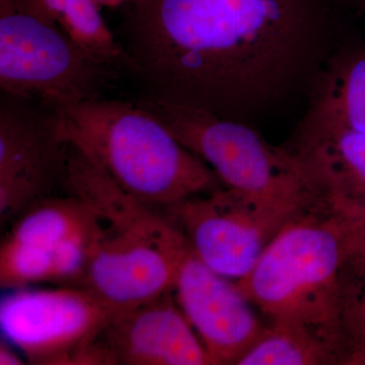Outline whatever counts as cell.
Masks as SVG:
<instances>
[{"label":"cell","mask_w":365,"mask_h":365,"mask_svg":"<svg viewBox=\"0 0 365 365\" xmlns=\"http://www.w3.org/2000/svg\"><path fill=\"white\" fill-rule=\"evenodd\" d=\"M96 2L101 7H119L121 6H126V4H130L132 0H95Z\"/></svg>","instance_id":"obj_20"},{"label":"cell","mask_w":365,"mask_h":365,"mask_svg":"<svg viewBox=\"0 0 365 365\" xmlns=\"http://www.w3.org/2000/svg\"><path fill=\"white\" fill-rule=\"evenodd\" d=\"M68 143L54 110L2 93L0 102V223L66 186Z\"/></svg>","instance_id":"obj_9"},{"label":"cell","mask_w":365,"mask_h":365,"mask_svg":"<svg viewBox=\"0 0 365 365\" xmlns=\"http://www.w3.org/2000/svg\"><path fill=\"white\" fill-rule=\"evenodd\" d=\"M67 143L78 146L124 191L167 210L222 186L153 113L135 102L100 98L54 110Z\"/></svg>","instance_id":"obj_3"},{"label":"cell","mask_w":365,"mask_h":365,"mask_svg":"<svg viewBox=\"0 0 365 365\" xmlns=\"http://www.w3.org/2000/svg\"><path fill=\"white\" fill-rule=\"evenodd\" d=\"M121 72L20 0L0 1L2 93L56 110L104 98Z\"/></svg>","instance_id":"obj_6"},{"label":"cell","mask_w":365,"mask_h":365,"mask_svg":"<svg viewBox=\"0 0 365 365\" xmlns=\"http://www.w3.org/2000/svg\"><path fill=\"white\" fill-rule=\"evenodd\" d=\"M173 297L115 312L98 337L110 365H211Z\"/></svg>","instance_id":"obj_11"},{"label":"cell","mask_w":365,"mask_h":365,"mask_svg":"<svg viewBox=\"0 0 365 365\" xmlns=\"http://www.w3.org/2000/svg\"><path fill=\"white\" fill-rule=\"evenodd\" d=\"M338 29L335 0H132L116 36L143 97L254 127L307 101Z\"/></svg>","instance_id":"obj_1"},{"label":"cell","mask_w":365,"mask_h":365,"mask_svg":"<svg viewBox=\"0 0 365 365\" xmlns=\"http://www.w3.org/2000/svg\"><path fill=\"white\" fill-rule=\"evenodd\" d=\"M42 14L93 56L127 71L126 57L116 34L101 14L95 0H20Z\"/></svg>","instance_id":"obj_15"},{"label":"cell","mask_w":365,"mask_h":365,"mask_svg":"<svg viewBox=\"0 0 365 365\" xmlns=\"http://www.w3.org/2000/svg\"><path fill=\"white\" fill-rule=\"evenodd\" d=\"M2 242L24 247L51 264L57 284L79 287L95 234L93 209L74 194L34 204L9 223Z\"/></svg>","instance_id":"obj_12"},{"label":"cell","mask_w":365,"mask_h":365,"mask_svg":"<svg viewBox=\"0 0 365 365\" xmlns=\"http://www.w3.org/2000/svg\"><path fill=\"white\" fill-rule=\"evenodd\" d=\"M340 319L350 365H365V248L359 246L343 271Z\"/></svg>","instance_id":"obj_17"},{"label":"cell","mask_w":365,"mask_h":365,"mask_svg":"<svg viewBox=\"0 0 365 365\" xmlns=\"http://www.w3.org/2000/svg\"><path fill=\"white\" fill-rule=\"evenodd\" d=\"M64 192L85 200L96 215L81 287L117 311L174 290L189 248L165 210L127 193L90 155L71 143Z\"/></svg>","instance_id":"obj_2"},{"label":"cell","mask_w":365,"mask_h":365,"mask_svg":"<svg viewBox=\"0 0 365 365\" xmlns=\"http://www.w3.org/2000/svg\"><path fill=\"white\" fill-rule=\"evenodd\" d=\"M300 126L365 133V48H339L314 83Z\"/></svg>","instance_id":"obj_14"},{"label":"cell","mask_w":365,"mask_h":365,"mask_svg":"<svg viewBox=\"0 0 365 365\" xmlns=\"http://www.w3.org/2000/svg\"><path fill=\"white\" fill-rule=\"evenodd\" d=\"M346 364L342 353L316 336L292 327L269 324L237 365Z\"/></svg>","instance_id":"obj_16"},{"label":"cell","mask_w":365,"mask_h":365,"mask_svg":"<svg viewBox=\"0 0 365 365\" xmlns=\"http://www.w3.org/2000/svg\"><path fill=\"white\" fill-rule=\"evenodd\" d=\"M0 1H4V0H0Z\"/></svg>","instance_id":"obj_22"},{"label":"cell","mask_w":365,"mask_h":365,"mask_svg":"<svg viewBox=\"0 0 365 365\" xmlns=\"http://www.w3.org/2000/svg\"><path fill=\"white\" fill-rule=\"evenodd\" d=\"M16 349L11 343L6 340L0 343V364L1 365H18L25 364L26 359H21L20 354L16 352Z\"/></svg>","instance_id":"obj_19"},{"label":"cell","mask_w":365,"mask_h":365,"mask_svg":"<svg viewBox=\"0 0 365 365\" xmlns=\"http://www.w3.org/2000/svg\"><path fill=\"white\" fill-rule=\"evenodd\" d=\"M285 148L324 201L365 193V133L297 127Z\"/></svg>","instance_id":"obj_13"},{"label":"cell","mask_w":365,"mask_h":365,"mask_svg":"<svg viewBox=\"0 0 365 365\" xmlns=\"http://www.w3.org/2000/svg\"><path fill=\"white\" fill-rule=\"evenodd\" d=\"M178 141L213 170L223 186L274 202L314 206L319 197L294 155L242 122L204 110L141 97Z\"/></svg>","instance_id":"obj_5"},{"label":"cell","mask_w":365,"mask_h":365,"mask_svg":"<svg viewBox=\"0 0 365 365\" xmlns=\"http://www.w3.org/2000/svg\"><path fill=\"white\" fill-rule=\"evenodd\" d=\"M325 203L340 216L356 244L365 248V193Z\"/></svg>","instance_id":"obj_18"},{"label":"cell","mask_w":365,"mask_h":365,"mask_svg":"<svg viewBox=\"0 0 365 365\" xmlns=\"http://www.w3.org/2000/svg\"><path fill=\"white\" fill-rule=\"evenodd\" d=\"M314 206L255 198L222 185L165 211L196 258L223 277L239 281L276 235Z\"/></svg>","instance_id":"obj_7"},{"label":"cell","mask_w":365,"mask_h":365,"mask_svg":"<svg viewBox=\"0 0 365 365\" xmlns=\"http://www.w3.org/2000/svg\"><path fill=\"white\" fill-rule=\"evenodd\" d=\"M173 294L211 365H237L267 328L235 281L215 273L190 251Z\"/></svg>","instance_id":"obj_10"},{"label":"cell","mask_w":365,"mask_h":365,"mask_svg":"<svg viewBox=\"0 0 365 365\" xmlns=\"http://www.w3.org/2000/svg\"><path fill=\"white\" fill-rule=\"evenodd\" d=\"M354 248L340 216L319 202L288 223L251 272L235 282L270 324L316 336L350 365L341 327V280Z\"/></svg>","instance_id":"obj_4"},{"label":"cell","mask_w":365,"mask_h":365,"mask_svg":"<svg viewBox=\"0 0 365 365\" xmlns=\"http://www.w3.org/2000/svg\"><path fill=\"white\" fill-rule=\"evenodd\" d=\"M360 2H361V4H365V0H360Z\"/></svg>","instance_id":"obj_21"},{"label":"cell","mask_w":365,"mask_h":365,"mask_svg":"<svg viewBox=\"0 0 365 365\" xmlns=\"http://www.w3.org/2000/svg\"><path fill=\"white\" fill-rule=\"evenodd\" d=\"M0 302L4 340L32 364L83 365L117 309L78 287L6 290Z\"/></svg>","instance_id":"obj_8"}]
</instances>
